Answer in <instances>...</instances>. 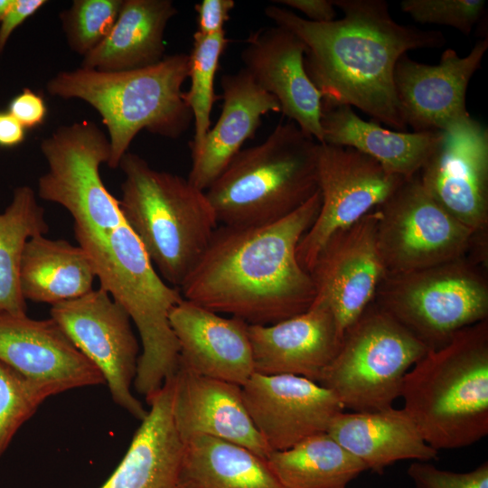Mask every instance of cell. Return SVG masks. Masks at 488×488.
<instances>
[{"label": "cell", "instance_id": "cell-1", "mask_svg": "<svg viewBox=\"0 0 488 488\" xmlns=\"http://www.w3.org/2000/svg\"><path fill=\"white\" fill-rule=\"evenodd\" d=\"M343 16L314 23L275 4L265 14L305 44V69L323 103L356 108L397 131L407 129L394 87L399 59L409 51L439 49L441 31L396 22L385 0H333Z\"/></svg>", "mask_w": 488, "mask_h": 488}, {"label": "cell", "instance_id": "cell-2", "mask_svg": "<svg viewBox=\"0 0 488 488\" xmlns=\"http://www.w3.org/2000/svg\"><path fill=\"white\" fill-rule=\"evenodd\" d=\"M320 206L318 190L275 222L218 226L180 287L183 297L248 324H272L305 312L314 300V286L296 249Z\"/></svg>", "mask_w": 488, "mask_h": 488}, {"label": "cell", "instance_id": "cell-3", "mask_svg": "<svg viewBox=\"0 0 488 488\" xmlns=\"http://www.w3.org/2000/svg\"><path fill=\"white\" fill-rule=\"evenodd\" d=\"M403 408L436 451L471 446L488 434V319L429 350L406 374Z\"/></svg>", "mask_w": 488, "mask_h": 488}, {"label": "cell", "instance_id": "cell-4", "mask_svg": "<svg viewBox=\"0 0 488 488\" xmlns=\"http://www.w3.org/2000/svg\"><path fill=\"white\" fill-rule=\"evenodd\" d=\"M188 70V54L175 53L140 70H62L48 80L46 89L63 99L83 100L97 110L110 145L107 164L116 169L141 130L175 139L189 128L192 115L182 89Z\"/></svg>", "mask_w": 488, "mask_h": 488}, {"label": "cell", "instance_id": "cell-5", "mask_svg": "<svg viewBox=\"0 0 488 488\" xmlns=\"http://www.w3.org/2000/svg\"><path fill=\"white\" fill-rule=\"evenodd\" d=\"M73 231L92 262L100 287L127 311L136 327L141 352L133 384L146 400L179 368V345L169 316L183 299L181 291L158 274L125 220L108 235Z\"/></svg>", "mask_w": 488, "mask_h": 488}, {"label": "cell", "instance_id": "cell-6", "mask_svg": "<svg viewBox=\"0 0 488 488\" xmlns=\"http://www.w3.org/2000/svg\"><path fill=\"white\" fill-rule=\"evenodd\" d=\"M118 167L125 177L118 202L126 223L162 278L180 289L219 226L205 192L129 151Z\"/></svg>", "mask_w": 488, "mask_h": 488}, {"label": "cell", "instance_id": "cell-7", "mask_svg": "<svg viewBox=\"0 0 488 488\" xmlns=\"http://www.w3.org/2000/svg\"><path fill=\"white\" fill-rule=\"evenodd\" d=\"M317 141L294 122L241 149L205 191L219 223L251 227L289 215L318 192Z\"/></svg>", "mask_w": 488, "mask_h": 488}, {"label": "cell", "instance_id": "cell-8", "mask_svg": "<svg viewBox=\"0 0 488 488\" xmlns=\"http://www.w3.org/2000/svg\"><path fill=\"white\" fill-rule=\"evenodd\" d=\"M428 351L373 300L344 330L336 355L317 383L344 409H383L400 397L406 374Z\"/></svg>", "mask_w": 488, "mask_h": 488}, {"label": "cell", "instance_id": "cell-9", "mask_svg": "<svg viewBox=\"0 0 488 488\" xmlns=\"http://www.w3.org/2000/svg\"><path fill=\"white\" fill-rule=\"evenodd\" d=\"M470 257L428 268L386 275L374 301L428 350L460 330L488 319V280Z\"/></svg>", "mask_w": 488, "mask_h": 488}, {"label": "cell", "instance_id": "cell-10", "mask_svg": "<svg viewBox=\"0 0 488 488\" xmlns=\"http://www.w3.org/2000/svg\"><path fill=\"white\" fill-rule=\"evenodd\" d=\"M40 149L47 172L38 179V195L66 209L73 229L103 236L124 221L118 200L100 175L110 156L109 140L94 122L60 126L42 140Z\"/></svg>", "mask_w": 488, "mask_h": 488}, {"label": "cell", "instance_id": "cell-11", "mask_svg": "<svg viewBox=\"0 0 488 488\" xmlns=\"http://www.w3.org/2000/svg\"><path fill=\"white\" fill-rule=\"evenodd\" d=\"M376 210L387 275L428 268L469 252L474 232L426 191L418 175L406 179Z\"/></svg>", "mask_w": 488, "mask_h": 488}, {"label": "cell", "instance_id": "cell-12", "mask_svg": "<svg viewBox=\"0 0 488 488\" xmlns=\"http://www.w3.org/2000/svg\"><path fill=\"white\" fill-rule=\"evenodd\" d=\"M50 314L99 370L114 402L142 421L148 410L131 390L140 346L127 311L99 286L52 305Z\"/></svg>", "mask_w": 488, "mask_h": 488}, {"label": "cell", "instance_id": "cell-13", "mask_svg": "<svg viewBox=\"0 0 488 488\" xmlns=\"http://www.w3.org/2000/svg\"><path fill=\"white\" fill-rule=\"evenodd\" d=\"M316 170L320 210L296 249L297 260L307 272L333 233L378 208L406 180L354 148L318 142Z\"/></svg>", "mask_w": 488, "mask_h": 488}, {"label": "cell", "instance_id": "cell-14", "mask_svg": "<svg viewBox=\"0 0 488 488\" xmlns=\"http://www.w3.org/2000/svg\"><path fill=\"white\" fill-rule=\"evenodd\" d=\"M377 222L374 209L333 233L309 271L314 286L312 305L329 310L343 333L374 300L387 275L378 247Z\"/></svg>", "mask_w": 488, "mask_h": 488}, {"label": "cell", "instance_id": "cell-15", "mask_svg": "<svg viewBox=\"0 0 488 488\" xmlns=\"http://www.w3.org/2000/svg\"><path fill=\"white\" fill-rule=\"evenodd\" d=\"M418 175L458 221L488 230V129L480 121L469 115L449 124Z\"/></svg>", "mask_w": 488, "mask_h": 488}, {"label": "cell", "instance_id": "cell-16", "mask_svg": "<svg viewBox=\"0 0 488 488\" xmlns=\"http://www.w3.org/2000/svg\"><path fill=\"white\" fill-rule=\"evenodd\" d=\"M241 390L248 413L271 452L327 432L344 411L329 389L301 376L254 372Z\"/></svg>", "mask_w": 488, "mask_h": 488}, {"label": "cell", "instance_id": "cell-17", "mask_svg": "<svg viewBox=\"0 0 488 488\" xmlns=\"http://www.w3.org/2000/svg\"><path fill=\"white\" fill-rule=\"evenodd\" d=\"M488 50V39L474 45L464 57L446 49L436 65L418 62L408 53L398 61L394 87L408 126L414 132L442 131L452 122L469 116L465 96L469 82Z\"/></svg>", "mask_w": 488, "mask_h": 488}, {"label": "cell", "instance_id": "cell-18", "mask_svg": "<svg viewBox=\"0 0 488 488\" xmlns=\"http://www.w3.org/2000/svg\"><path fill=\"white\" fill-rule=\"evenodd\" d=\"M305 52L296 35L275 25L252 32L240 57L257 84L277 99L281 113L323 143V95L307 76Z\"/></svg>", "mask_w": 488, "mask_h": 488}, {"label": "cell", "instance_id": "cell-19", "mask_svg": "<svg viewBox=\"0 0 488 488\" xmlns=\"http://www.w3.org/2000/svg\"><path fill=\"white\" fill-rule=\"evenodd\" d=\"M0 361L58 394L105 383L99 370L52 318L0 314Z\"/></svg>", "mask_w": 488, "mask_h": 488}, {"label": "cell", "instance_id": "cell-20", "mask_svg": "<svg viewBox=\"0 0 488 488\" xmlns=\"http://www.w3.org/2000/svg\"><path fill=\"white\" fill-rule=\"evenodd\" d=\"M179 367L242 386L255 372L249 324L185 300L170 313Z\"/></svg>", "mask_w": 488, "mask_h": 488}, {"label": "cell", "instance_id": "cell-21", "mask_svg": "<svg viewBox=\"0 0 488 488\" xmlns=\"http://www.w3.org/2000/svg\"><path fill=\"white\" fill-rule=\"evenodd\" d=\"M172 415L183 442L207 436L242 446L265 459L271 453L248 413L239 385L179 367L173 378Z\"/></svg>", "mask_w": 488, "mask_h": 488}, {"label": "cell", "instance_id": "cell-22", "mask_svg": "<svg viewBox=\"0 0 488 488\" xmlns=\"http://www.w3.org/2000/svg\"><path fill=\"white\" fill-rule=\"evenodd\" d=\"M343 333L326 308L305 312L267 325L249 324L254 371L291 374L318 382L336 355Z\"/></svg>", "mask_w": 488, "mask_h": 488}, {"label": "cell", "instance_id": "cell-23", "mask_svg": "<svg viewBox=\"0 0 488 488\" xmlns=\"http://www.w3.org/2000/svg\"><path fill=\"white\" fill-rule=\"evenodd\" d=\"M222 106L216 124L208 131L200 151L192 156L188 180L206 191L253 138L261 118L281 112L277 99L260 88L244 68L221 78Z\"/></svg>", "mask_w": 488, "mask_h": 488}, {"label": "cell", "instance_id": "cell-24", "mask_svg": "<svg viewBox=\"0 0 488 488\" xmlns=\"http://www.w3.org/2000/svg\"><path fill=\"white\" fill-rule=\"evenodd\" d=\"M172 398L173 378L146 399L145 418L100 488H178L183 443L173 420Z\"/></svg>", "mask_w": 488, "mask_h": 488}, {"label": "cell", "instance_id": "cell-25", "mask_svg": "<svg viewBox=\"0 0 488 488\" xmlns=\"http://www.w3.org/2000/svg\"><path fill=\"white\" fill-rule=\"evenodd\" d=\"M327 433L367 470L380 474L398 461H430L437 455L403 408L343 411L333 418Z\"/></svg>", "mask_w": 488, "mask_h": 488}, {"label": "cell", "instance_id": "cell-26", "mask_svg": "<svg viewBox=\"0 0 488 488\" xmlns=\"http://www.w3.org/2000/svg\"><path fill=\"white\" fill-rule=\"evenodd\" d=\"M323 143L354 148L388 172L409 179L418 174L441 131L404 132L366 121L347 105L322 102Z\"/></svg>", "mask_w": 488, "mask_h": 488}, {"label": "cell", "instance_id": "cell-27", "mask_svg": "<svg viewBox=\"0 0 488 488\" xmlns=\"http://www.w3.org/2000/svg\"><path fill=\"white\" fill-rule=\"evenodd\" d=\"M178 13L171 0H123L108 36L82 58L81 66L99 71H126L159 63L164 32Z\"/></svg>", "mask_w": 488, "mask_h": 488}, {"label": "cell", "instance_id": "cell-28", "mask_svg": "<svg viewBox=\"0 0 488 488\" xmlns=\"http://www.w3.org/2000/svg\"><path fill=\"white\" fill-rule=\"evenodd\" d=\"M96 273L79 245L44 235L29 239L20 266V286L24 299L52 305L77 298L92 290Z\"/></svg>", "mask_w": 488, "mask_h": 488}, {"label": "cell", "instance_id": "cell-29", "mask_svg": "<svg viewBox=\"0 0 488 488\" xmlns=\"http://www.w3.org/2000/svg\"><path fill=\"white\" fill-rule=\"evenodd\" d=\"M183 443L178 488H284L267 460L242 446L207 436Z\"/></svg>", "mask_w": 488, "mask_h": 488}, {"label": "cell", "instance_id": "cell-30", "mask_svg": "<svg viewBox=\"0 0 488 488\" xmlns=\"http://www.w3.org/2000/svg\"><path fill=\"white\" fill-rule=\"evenodd\" d=\"M266 460L284 488H346L367 470L327 432L273 451Z\"/></svg>", "mask_w": 488, "mask_h": 488}, {"label": "cell", "instance_id": "cell-31", "mask_svg": "<svg viewBox=\"0 0 488 488\" xmlns=\"http://www.w3.org/2000/svg\"><path fill=\"white\" fill-rule=\"evenodd\" d=\"M49 231L44 210L28 185L14 191L12 202L0 213V314H26L20 286V266L26 241Z\"/></svg>", "mask_w": 488, "mask_h": 488}, {"label": "cell", "instance_id": "cell-32", "mask_svg": "<svg viewBox=\"0 0 488 488\" xmlns=\"http://www.w3.org/2000/svg\"><path fill=\"white\" fill-rule=\"evenodd\" d=\"M229 40L225 31L203 35L195 32L189 56L190 88L183 91V99L192 111L194 135L190 143L192 156L201 149L211 128V113L216 99L214 80L220 59Z\"/></svg>", "mask_w": 488, "mask_h": 488}, {"label": "cell", "instance_id": "cell-33", "mask_svg": "<svg viewBox=\"0 0 488 488\" xmlns=\"http://www.w3.org/2000/svg\"><path fill=\"white\" fill-rule=\"evenodd\" d=\"M57 390L31 380L0 361V457L14 436Z\"/></svg>", "mask_w": 488, "mask_h": 488}, {"label": "cell", "instance_id": "cell-34", "mask_svg": "<svg viewBox=\"0 0 488 488\" xmlns=\"http://www.w3.org/2000/svg\"><path fill=\"white\" fill-rule=\"evenodd\" d=\"M123 0H74L60 14L69 47L85 57L110 33Z\"/></svg>", "mask_w": 488, "mask_h": 488}, {"label": "cell", "instance_id": "cell-35", "mask_svg": "<svg viewBox=\"0 0 488 488\" xmlns=\"http://www.w3.org/2000/svg\"><path fill=\"white\" fill-rule=\"evenodd\" d=\"M483 0H403L402 12L419 23L453 27L469 35L483 14Z\"/></svg>", "mask_w": 488, "mask_h": 488}, {"label": "cell", "instance_id": "cell-36", "mask_svg": "<svg viewBox=\"0 0 488 488\" xmlns=\"http://www.w3.org/2000/svg\"><path fill=\"white\" fill-rule=\"evenodd\" d=\"M408 474L416 488H488V463L466 473L442 470L428 461H413Z\"/></svg>", "mask_w": 488, "mask_h": 488}, {"label": "cell", "instance_id": "cell-37", "mask_svg": "<svg viewBox=\"0 0 488 488\" xmlns=\"http://www.w3.org/2000/svg\"><path fill=\"white\" fill-rule=\"evenodd\" d=\"M8 112L26 129L43 123L47 115V107L42 97L31 89L24 88L21 93L12 99Z\"/></svg>", "mask_w": 488, "mask_h": 488}, {"label": "cell", "instance_id": "cell-38", "mask_svg": "<svg viewBox=\"0 0 488 488\" xmlns=\"http://www.w3.org/2000/svg\"><path fill=\"white\" fill-rule=\"evenodd\" d=\"M235 7L233 0H203L194 5L197 14V31L203 35L224 31V24L230 20Z\"/></svg>", "mask_w": 488, "mask_h": 488}, {"label": "cell", "instance_id": "cell-39", "mask_svg": "<svg viewBox=\"0 0 488 488\" xmlns=\"http://www.w3.org/2000/svg\"><path fill=\"white\" fill-rule=\"evenodd\" d=\"M46 4V0H14L0 22V54L5 51L14 30Z\"/></svg>", "mask_w": 488, "mask_h": 488}, {"label": "cell", "instance_id": "cell-40", "mask_svg": "<svg viewBox=\"0 0 488 488\" xmlns=\"http://www.w3.org/2000/svg\"><path fill=\"white\" fill-rule=\"evenodd\" d=\"M274 4L297 10L305 14V19L314 23H329L336 19L337 8L333 0H278Z\"/></svg>", "mask_w": 488, "mask_h": 488}, {"label": "cell", "instance_id": "cell-41", "mask_svg": "<svg viewBox=\"0 0 488 488\" xmlns=\"http://www.w3.org/2000/svg\"><path fill=\"white\" fill-rule=\"evenodd\" d=\"M25 128L8 111H0V146L13 147L25 138Z\"/></svg>", "mask_w": 488, "mask_h": 488}, {"label": "cell", "instance_id": "cell-42", "mask_svg": "<svg viewBox=\"0 0 488 488\" xmlns=\"http://www.w3.org/2000/svg\"><path fill=\"white\" fill-rule=\"evenodd\" d=\"M14 0H0V22L4 19L10 7L13 5Z\"/></svg>", "mask_w": 488, "mask_h": 488}]
</instances>
